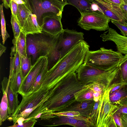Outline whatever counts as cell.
<instances>
[{"label":"cell","instance_id":"1","mask_svg":"<svg viewBox=\"0 0 127 127\" xmlns=\"http://www.w3.org/2000/svg\"><path fill=\"white\" fill-rule=\"evenodd\" d=\"M85 86L79 81L75 72L69 74L55 86L51 97L35 109L28 118L32 119L40 113L61 111L76 101L75 94Z\"/></svg>","mask_w":127,"mask_h":127},{"label":"cell","instance_id":"2","mask_svg":"<svg viewBox=\"0 0 127 127\" xmlns=\"http://www.w3.org/2000/svg\"><path fill=\"white\" fill-rule=\"evenodd\" d=\"M90 46L83 40L72 48L49 69L47 76L56 84L69 74L76 72L84 62Z\"/></svg>","mask_w":127,"mask_h":127},{"label":"cell","instance_id":"3","mask_svg":"<svg viewBox=\"0 0 127 127\" xmlns=\"http://www.w3.org/2000/svg\"><path fill=\"white\" fill-rule=\"evenodd\" d=\"M127 59H124L117 66L108 70H102L82 64L76 71L78 80L85 85L93 83L104 84L107 89L115 80L121 79L120 66Z\"/></svg>","mask_w":127,"mask_h":127},{"label":"cell","instance_id":"4","mask_svg":"<svg viewBox=\"0 0 127 127\" xmlns=\"http://www.w3.org/2000/svg\"><path fill=\"white\" fill-rule=\"evenodd\" d=\"M60 34L54 36L42 32L27 35V55L32 57L33 64L40 57H46L57 46Z\"/></svg>","mask_w":127,"mask_h":127},{"label":"cell","instance_id":"5","mask_svg":"<svg viewBox=\"0 0 127 127\" xmlns=\"http://www.w3.org/2000/svg\"><path fill=\"white\" fill-rule=\"evenodd\" d=\"M127 57V55H123L117 51L101 47L96 51L89 50L84 63L99 69L105 71L115 67Z\"/></svg>","mask_w":127,"mask_h":127},{"label":"cell","instance_id":"6","mask_svg":"<svg viewBox=\"0 0 127 127\" xmlns=\"http://www.w3.org/2000/svg\"><path fill=\"white\" fill-rule=\"evenodd\" d=\"M25 4L36 16L38 24L42 31L44 18L51 16L61 19L65 6L56 0H27Z\"/></svg>","mask_w":127,"mask_h":127},{"label":"cell","instance_id":"7","mask_svg":"<svg viewBox=\"0 0 127 127\" xmlns=\"http://www.w3.org/2000/svg\"><path fill=\"white\" fill-rule=\"evenodd\" d=\"M110 91L108 88L107 89L100 99L96 127H117L114 115L119 106L111 102Z\"/></svg>","mask_w":127,"mask_h":127},{"label":"cell","instance_id":"8","mask_svg":"<svg viewBox=\"0 0 127 127\" xmlns=\"http://www.w3.org/2000/svg\"><path fill=\"white\" fill-rule=\"evenodd\" d=\"M111 20L103 13L98 11L85 12L81 15L77 21L78 25L87 31L91 29L102 31L109 28Z\"/></svg>","mask_w":127,"mask_h":127},{"label":"cell","instance_id":"9","mask_svg":"<svg viewBox=\"0 0 127 127\" xmlns=\"http://www.w3.org/2000/svg\"><path fill=\"white\" fill-rule=\"evenodd\" d=\"M18 19L21 31L27 35L42 32L38 24L36 16L25 4L18 5Z\"/></svg>","mask_w":127,"mask_h":127},{"label":"cell","instance_id":"10","mask_svg":"<svg viewBox=\"0 0 127 127\" xmlns=\"http://www.w3.org/2000/svg\"><path fill=\"white\" fill-rule=\"evenodd\" d=\"M84 33L74 30L64 29L60 33L57 47L60 51L61 58L72 48L84 39Z\"/></svg>","mask_w":127,"mask_h":127},{"label":"cell","instance_id":"11","mask_svg":"<svg viewBox=\"0 0 127 127\" xmlns=\"http://www.w3.org/2000/svg\"><path fill=\"white\" fill-rule=\"evenodd\" d=\"M47 59L46 56L40 57L32 64L31 69L23 82L18 92L22 97L30 91Z\"/></svg>","mask_w":127,"mask_h":127},{"label":"cell","instance_id":"12","mask_svg":"<svg viewBox=\"0 0 127 127\" xmlns=\"http://www.w3.org/2000/svg\"><path fill=\"white\" fill-rule=\"evenodd\" d=\"M97 4L103 13L111 20L127 25L123 11L121 8L104 0H89Z\"/></svg>","mask_w":127,"mask_h":127},{"label":"cell","instance_id":"13","mask_svg":"<svg viewBox=\"0 0 127 127\" xmlns=\"http://www.w3.org/2000/svg\"><path fill=\"white\" fill-rule=\"evenodd\" d=\"M100 36L103 41L113 42L116 45L117 51L122 54L127 55V37L119 34L115 30L111 28Z\"/></svg>","mask_w":127,"mask_h":127},{"label":"cell","instance_id":"14","mask_svg":"<svg viewBox=\"0 0 127 127\" xmlns=\"http://www.w3.org/2000/svg\"><path fill=\"white\" fill-rule=\"evenodd\" d=\"M95 102L93 99L83 101H76L60 112H79L80 115L88 118L92 110Z\"/></svg>","mask_w":127,"mask_h":127},{"label":"cell","instance_id":"15","mask_svg":"<svg viewBox=\"0 0 127 127\" xmlns=\"http://www.w3.org/2000/svg\"><path fill=\"white\" fill-rule=\"evenodd\" d=\"M61 20L54 17H45L43 19L42 32L54 36L59 34L63 30Z\"/></svg>","mask_w":127,"mask_h":127},{"label":"cell","instance_id":"16","mask_svg":"<svg viewBox=\"0 0 127 127\" xmlns=\"http://www.w3.org/2000/svg\"><path fill=\"white\" fill-rule=\"evenodd\" d=\"M50 120L51 121V124L47 126L66 125L75 127H91L90 124L88 122L69 118L66 116H55L54 118Z\"/></svg>","mask_w":127,"mask_h":127},{"label":"cell","instance_id":"17","mask_svg":"<svg viewBox=\"0 0 127 127\" xmlns=\"http://www.w3.org/2000/svg\"><path fill=\"white\" fill-rule=\"evenodd\" d=\"M10 81L8 78L4 77L1 82L3 96L0 106V125L8 117V103L7 94Z\"/></svg>","mask_w":127,"mask_h":127},{"label":"cell","instance_id":"18","mask_svg":"<svg viewBox=\"0 0 127 127\" xmlns=\"http://www.w3.org/2000/svg\"><path fill=\"white\" fill-rule=\"evenodd\" d=\"M27 35L22 31L16 40L14 38L12 41L13 46L11 48V52L17 51L21 57L27 56Z\"/></svg>","mask_w":127,"mask_h":127},{"label":"cell","instance_id":"19","mask_svg":"<svg viewBox=\"0 0 127 127\" xmlns=\"http://www.w3.org/2000/svg\"><path fill=\"white\" fill-rule=\"evenodd\" d=\"M9 74L8 78L10 80L16 77L21 70L20 56L17 51L11 52L10 54Z\"/></svg>","mask_w":127,"mask_h":127},{"label":"cell","instance_id":"20","mask_svg":"<svg viewBox=\"0 0 127 127\" xmlns=\"http://www.w3.org/2000/svg\"><path fill=\"white\" fill-rule=\"evenodd\" d=\"M7 96L8 103V113L9 116L14 113L20 104L18 98V94L14 92L10 86V83Z\"/></svg>","mask_w":127,"mask_h":127},{"label":"cell","instance_id":"21","mask_svg":"<svg viewBox=\"0 0 127 127\" xmlns=\"http://www.w3.org/2000/svg\"><path fill=\"white\" fill-rule=\"evenodd\" d=\"M48 70V62L47 59L45 62L42 70L37 76L33 85L30 91L25 95L22 97L30 95L34 93L38 89L43 82L45 75Z\"/></svg>","mask_w":127,"mask_h":127},{"label":"cell","instance_id":"22","mask_svg":"<svg viewBox=\"0 0 127 127\" xmlns=\"http://www.w3.org/2000/svg\"><path fill=\"white\" fill-rule=\"evenodd\" d=\"M68 4L75 7L81 15L85 12L92 11L91 2L89 0H66Z\"/></svg>","mask_w":127,"mask_h":127},{"label":"cell","instance_id":"23","mask_svg":"<svg viewBox=\"0 0 127 127\" xmlns=\"http://www.w3.org/2000/svg\"><path fill=\"white\" fill-rule=\"evenodd\" d=\"M94 92L88 87H85L76 92L74 94L76 101H83L93 99Z\"/></svg>","mask_w":127,"mask_h":127},{"label":"cell","instance_id":"24","mask_svg":"<svg viewBox=\"0 0 127 127\" xmlns=\"http://www.w3.org/2000/svg\"><path fill=\"white\" fill-rule=\"evenodd\" d=\"M126 86L109 93V99L112 104L117 105L121 100L127 95V88L125 87Z\"/></svg>","mask_w":127,"mask_h":127},{"label":"cell","instance_id":"25","mask_svg":"<svg viewBox=\"0 0 127 127\" xmlns=\"http://www.w3.org/2000/svg\"><path fill=\"white\" fill-rule=\"evenodd\" d=\"M46 57H47L48 67L49 70L61 58L60 52L57 48V45L50 52Z\"/></svg>","mask_w":127,"mask_h":127},{"label":"cell","instance_id":"26","mask_svg":"<svg viewBox=\"0 0 127 127\" xmlns=\"http://www.w3.org/2000/svg\"><path fill=\"white\" fill-rule=\"evenodd\" d=\"M20 59L22 74L24 77L26 78L30 72L32 66L31 59L27 56L20 57Z\"/></svg>","mask_w":127,"mask_h":127},{"label":"cell","instance_id":"27","mask_svg":"<svg viewBox=\"0 0 127 127\" xmlns=\"http://www.w3.org/2000/svg\"><path fill=\"white\" fill-rule=\"evenodd\" d=\"M25 78L23 77L21 69L17 76L10 80V86L14 92L18 93L22 83Z\"/></svg>","mask_w":127,"mask_h":127},{"label":"cell","instance_id":"28","mask_svg":"<svg viewBox=\"0 0 127 127\" xmlns=\"http://www.w3.org/2000/svg\"><path fill=\"white\" fill-rule=\"evenodd\" d=\"M4 4L2 3L0 5V12L1 17V34L2 39V43L4 44L5 42L10 36L7 32L6 28V22L3 13V7Z\"/></svg>","mask_w":127,"mask_h":127},{"label":"cell","instance_id":"29","mask_svg":"<svg viewBox=\"0 0 127 127\" xmlns=\"http://www.w3.org/2000/svg\"><path fill=\"white\" fill-rule=\"evenodd\" d=\"M99 100L95 102L89 117L88 118L91 127H96V122L98 114Z\"/></svg>","mask_w":127,"mask_h":127},{"label":"cell","instance_id":"30","mask_svg":"<svg viewBox=\"0 0 127 127\" xmlns=\"http://www.w3.org/2000/svg\"><path fill=\"white\" fill-rule=\"evenodd\" d=\"M11 23L14 33V38L17 40L21 31L18 22L15 17L12 15L11 16Z\"/></svg>","mask_w":127,"mask_h":127},{"label":"cell","instance_id":"31","mask_svg":"<svg viewBox=\"0 0 127 127\" xmlns=\"http://www.w3.org/2000/svg\"><path fill=\"white\" fill-rule=\"evenodd\" d=\"M85 86L94 92L98 93L101 95H102L105 91L107 89L104 84L98 83H93Z\"/></svg>","mask_w":127,"mask_h":127},{"label":"cell","instance_id":"32","mask_svg":"<svg viewBox=\"0 0 127 127\" xmlns=\"http://www.w3.org/2000/svg\"><path fill=\"white\" fill-rule=\"evenodd\" d=\"M121 79L122 82L127 80V59L120 66Z\"/></svg>","mask_w":127,"mask_h":127},{"label":"cell","instance_id":"33","mask_svg":"<svg viewBox=\"0 0 127 127\" xmlns=\"http://www.w3.org/2000/svg\"><path fill=\"white\" fill-rule=\"evenodd\" d=\"M36 108V107L26 109L17 116L14 123L15 124L17 119L20 117H22L25 119L27 118L30 114Z\"/></svg>","mask_w":127,"mask_h":127},{"label":"cell","instance_id":"34","mask_svg":"<svg viewBox=\"0 0 127 127\" xmlns=\"http://www.w3.org/2000/svg\"><path fill=\"white\" fill-rule=\"evenodd\" d=\"M111 20V22L120 30V33L123 35L127 36V25L122 24L113 20Z\"/></svg>","mask_w":127,"mask_h":127},{"label":"cell","instance_id":"35","mask_svg":"<svg viewBox=\"0 0 127 127\" xmlns=\"http://www.w3.org/2000/svg\"><path fill=\"white\" fill-rule=\"evenodd\" d=\"M55 116H75L80 115L79 112L72 111L52 112Z\"/></svg>","mask_w":127,"mask_h":127},{"label":"cell","instance_id":"36","mask_svg":"<svg viewBox=\"0 0 127 127\" xmlns=\"http://www.w3.org/2000/svg\"><path fill=\"white\" fill-rule=\"evenodd\" d=\"M127 85V82L122 81L119 83H113L108 88L110 90L109 93H111L113 91Z\"/></svg>","mask_w":127,"mask_h":127},{"label":"cell","instance_id":"37","mask_svg":"<svg viewBox=\"0 0 127 127\" xmlns=\"http://www.w3.org/2000/svg\"><path fill=\"white\" fill-rule=\"evenodd\" d=\"M10 9L12 15L15 17L18 21V5L14 1L11 0V7Z\"/></svg>","mask_w":127,"mask_h":127},{"label":"cell","instance_id":"38","mask_svg":"<svg viewBox=\"0 0 127 127\" xmlns=\"http://www.w3.org/2000/svg\"><path fill=\"white\" fill-rule=\"evenodd\" d=\"M121 115V114L118 113H115L114 115V118L117 127H123Z\"/></svg>","mask_w":127,"mask_h":127},{"label":"cell","instance_id":"39","mask_svg":"<svg viewBox=\"0 0 127 127\" xmlns=\"http://www.w3.org/2000/svg\"><path fill=\"white\" fill-rule=\"evenodd\" d=\"M35 119H32L23 122L18 127H33L37 122Z\"/></svg>","mask_w":127,"mask_h":127},{"label":"cell","instance_id":"40","mask_svg":"<svg viewBox=\"0 0 127 127\" xmlns=\"http://www.w3.org/2000/svg\"><path fill=\"white\" fill-rule=\"evenodd\" d=\"M109 3L118 6H120L123 3V0H104Z\"/></svg>","mask_w":127,"mask_h":127},{"label":"cell","instance_id":"41","mask_svg":"<svg viewBox=\"0 0 127 127\" xmlns=\"http://www.w3.org/2000/svg\"><path fill=\"white\" fill-rule=\"evenodd\" d=\"M91 2V7L92 11H98L103 13L102 11L97 4L94 2Z\"/></svg>","mask_w":127,"mask_h":127},{"label":"cell","instance_id":"42","mask_svg":"<svg viewBox=\"0 0 127 127\" xmlns=\"http://www.w3.org/2000/svg\"><path fill=\"white\" fill-rule=\"evenodd\" d=\"M121 116L123 127H127V114H121Z\"/></svg>","mask_w":127,"mask_h":127},{"label":"cell","instance_id":"43","mask_svg":"<svg viewBox=\"0 0 127 127\" xmlns=\"http://www.w3.org/2000/svg\"><path fill=\"white\" fill-rule=\"evenodd\" d=\"M116 105L119 107L124 106L127 107V95L121 100Z\"/></svg>","mask_w":127,"mask_h":127},{"label":"cell","instance_id":"44","mask_svg":"<svg viewBox=\"0 0 127 127\" xmlns=\"http://www.w3.org/2000/svg\"><path fill=\"white\" fill-rule=\"evenodd\" d=\"M4 6L5 8L8 9L11 7V0H2Z\"/></svg>","mask_w":127,"mask_h":127},{"label":"cell","instance_id":"45","mask_svg":"<svg viewBox=\"0 0 127 127\" xmlns=\"http://www.w3.org/2000/svg\"><path fill=\"white\" fill-rule=\"evenodd\" d=\"M93 95V99L95 102L99 100L100 97L102 95L98 93L95 92H94Z\"/></svg>","mask_w":127,"mask_h":127},{"label":"cell","instance_id":"46","mask_svg":"<svg viewBox=\"0 0 127 127\" xmlns=\"http://www.w3.org/2000/svg\"><path fill=\"white\" fill-rule=\"evenodd\" d=\"M6 49V47L0 43V57L3 53L5 52Z\"/></svg>","mask_w":127,"mask_h":127},{"label":"cell","instance_id":"47","mask_svg":"<svg viewBox=\"0 0 127 127\" xmlns=\"http://www.w3.org/2000/svg\"><path fill=\"white\" fill-rule=\"evenodd\" d=\"M18 5L22 4H26L27 3V0H11Z\"/></svg>","mask_w":127,"mask_h":127},{"label":"cell","instance_id":"48","mask_svg":"<svg viewBox=\"0 0 127 127\" xmlns=\"http://www.w3.org/2000/svg\"><path fill=\"white\" fill-rule=\"evenodd\" d=\"M120 7L122 10L127 11V4L124 3L120 5Z\"/></svg>","mask_w":127,"mask_h":127},{"label":"cell","instance_id":"49","mask_svg":"<svg viewBox=\"0 0 127 127\" xmlns=\"http://www.w3.org/2000/svg\"><path fill=\"white\" fill-rule=\"evenodd\" d=\"M57 1L62 3L65 6L68 4L66 0H56Z\"/></svg>","mask_w":127,"mask_h":127},{"label":"cell","instance_id":"50","mask_svg":"<svg viewBox=\"0 0 127 127\" xmlns=\"http://www.w3.org/2000/svg\"><path fill=\"white\" fill-rule=\"evenodd\" d=\"M125 18L126 21L127 22V11L122 10Z\"/></svg>","mask_w":127,"mask_h":127},{"label":"cell","instance_id":"51","mask_svg":"<svg viewBox=\"0 0 127 127\" xmlns=\"http://www.w3.org/2000/svg\"><path fill=\"white\" fill-rule=\"evenodd\" d=\"M124 3L127 4V0H123Z\"/></svg>","mask_w":127,"mask_h":127}]
</instances>
